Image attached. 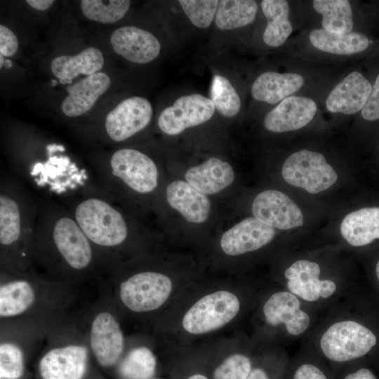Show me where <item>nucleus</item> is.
<instances>
[{
    "instance_id": "1",
    "label": "nucleus",
    "mask_w": 379,
    "mask_h": 379,
    "mask_svg": "<svg viewBox=\"0 0 379 379\" xmlns=\"http://www.w3.org/2000/svg\"><path fill=\"white\" fill-rule=\"evenodd\" d=\"M38 197L34 272L78 287L102 282L106 274L105 265L71 211L58 200Z\"/></svg>"
},
{
    "instance_id": "2",
    "label": "nucleus",
    "mask_w": 379,
    "mask_h": 379,
    "mask_svg": "<svg viewBox=\"0 0 379 379\" xmlns=\"http://www.w3.org/2000/svg\"><path fill=\"white\" fill-rule=\"evenodd\" d=\"M78 286L48 280L34 273L0 271L1 321L56 324L72 319Z\"/></svg>"
},
{
    "instance_id": "3",
    "label": "nucleus",
    "mask_w": 379,
    "mask_h": 379,
    "mask_svg": "<svg viewBox=\"0 0 379 379\" xmlns=\"http://www.w3.org/2000/svg\"><path fill=\"white\" fill-rule=\"evenodd\" d=\"M39 197L9 171L0 178V271L34 273L32 248Z\"/></svg>"
},
{
    "instance_id": "4",
    "label": "nucleus",
    "mask_w": 379,
    "mask_h": 379,
    "mask_svg": "<svg viewBox=\"0 0 379 379\" xmlns=\"http://www.w3.org/2000/svg\"><path fill=\"white\" fill-rule=\"evenodd\" d=\"M64 204L72 213L106 268L120 262L131 227L127 217L116 202L101 194H86Z\"/></svg>"
},
{
    "instance_id": "5",
    "label": "nucleus",
    "mask_w": 379,
    "mask_h": 379,
    "mask_svg": "<svg viewBox=\"0 0 379 379\" xmlns=\"http://www.w3.org/2000/svg\"><path fill=\"white\" fill-rule=\"evenodd\" d=\"M91 162V170L98 186L115 202L122 201L128 191L145 196L158 187L156 163L137 149L120 148Z\"/></svg>"
},
{
    "instance_id": "6",
    "label": "nucleus",
    "mask_w": 379,
    "mask_h": 379,
    "mask_svg": "<svg viewBox=\"0 0 379 379\" xmlns=\"http://www.w3.org/2000/svg\"><path fill=\"white\" fill-rule=\"evenodd\" d=\"M37 368L41 379H84L92 357L79 321L51 328L44 341Z\"/></svg>"
},
{
    "instance_id": "7",
    "label": "nucleus",
    "mask_w": 379,
    "mask_h": 379,
    "mask_svg": "<svg viewBox=\"0 0 379 379\" xmlns=\"http://www.w3.org/2000/svg\"><path fill=\"white\" fill-rule=\"evenodd\" d=\"M111 302V295L107 293L78 320L92 357L105 369L115 368L124 353L126 343L121 324Z\"/></svg>"
},
{
    "instance_id": "8",
    "label": "nucleus",
    "mask_w": 379,
    "mask_h": 379,
    "mask_svg": "<svg viewBox=\"0 0 379 379\" xmlns=\"http://www.w3.org/2000/svg\"><path fill=\"white\" fill-rule=\"evenodd\" d=\"M102 283L113 285L119 303L137 314L151 312L161 307L173 288L171 279L167 275L153 270L139 271L126 277L108 272Z\"/></svg>"
},
{
    "instance_id": "9",
    "label": "nucleus",
    "mask_w": 379,
    "mask_h": 379,
    "mask_svg": "<svg viewBox=\"0 0 379 379\" xmlns=\"http://www.w3.org/2000/svg\"><path fill=\"white\" fill-rule=\"evenodd\" d=\"M377 343V337L368 327L353 319L333 322L319 340L323 356L335 364H345L368 354Z\"/></svg>"
},
{
    "instance_id": "10",
    "label": "nucleus",
    "mask_w": 379,
    "mask_h": 379,
    "mask_svg": "<svg viewBox=\"0 0 379 379\" xmlns=\"http://www.w3.org/2000/svg\"><path fill=\"white\" fill-rule=\"evenodd\" d=\"M238 297L228 291H218L197 300L182 318L184 329L191 334H204L230 322L240 310Z\"/></svg>"
},
{
    "instance_id": "11",
    "label": "nucleus",
    "mask_w": 379,
    "mask_h": 379,
    "mask_svg": "<svg viewBox=\"0 0 379 379\" xmlns=\"http://www.w3.org/2000/svg\"><path fill=\"white\" fill-rule=\"evenodd\" d=\"M281 174L290 185L317 194L331 187L338 175L321 153L302 149L291 154L284 161Z\"/></svg>"
},
{
    "instance_id": "12",
    "label": "nucleus",
    "mask_w": 379,
    "mask_h": 379,
    "mask_svg": "<svg viewBox=\"0 0 379 379\" xmlns=\"http://www.w3.org/2000/svg\"><path fill=\"white\" fill-rule=\"evenodd\" d=\"M152 115V106L147 99L140 96L126 98L107 114L104 133L112 142H124L145 129Z\"/></svg>"
},
{
    "instance_id": "13",
    "label": "nucleus",
    "mask_w": 379,
    "mask_h": 379,
    "mask_svg": "<svg viewBox=\"0 0 379 379\" xmlns=\"http://www.w3.org/2000/svg\"><path fill=\"white\" fill-rule=\"evenodd\" d=\"M215 110L212 100L199 93L182 95L161 112L158 126L165 134L178 135L188 128L208 121Z\"/></svg>"
},
{
    "instance_id": "14",
    "label": "nucleus",
    "mask_w": 379,
    "mask_h": 379,
    "mask_svg": "<svg viewBox=\"0 0 379 379\" xmlns=\"http://www.w3.org/2000/svg\"><path fill=\"white\" fill-rule=\"evenodd\" d=\"M321 267L314 261L298 260L284 272L288 291L302 302L314 303L334 296L338 291L336 283L329 279H321Z\"/></svg>"
},
{
    "instance_id": "15",
    "label": "nucleus",
    "mask_w": 379,
    "mask_h": 379,
    "mask_svg": "<svg viewBox=\"0 0 379 379\" xmlns=\"http://www.w3.org/2000/svg\"><path fill=\"white\" fill-rule=\"evenodd\" d=\"M302 302L288 290L273 293L262 307L265 322L273 327H282L290 336L302 335L311 324V317Z\"/></svg>"
},
{
    "instance_id": "16",
    "label": "nucleus",
    "mask_w": 379,
    "mask_h": 379,
    "mask_svg": "<svg viewBox=\"0 0 379 379\" xmlns=\"http://www.w3.org/2000/svg\"><path fill=\"white\" fill-rule=\"evenodd\" d=\"M252 213L257 220L273 228L290 230L303 225V214L298 206L276 190L258 194L253 201Z\"/></svg>"
},
{
    "instance_id": "17",
    "label": "nucleus",
    "mask_w": 379,
    "mask_h": 379,
    "mask_svg": "<svg viewBox=\"0 0 379 379\" xmlns=\"http://www.w3.org/2000/svg\"><path fill=\"white\" fill-rule=\"evenodd\" d=\"M114 51L136 64H146L160 54L161 44L150 32L140 27L126 25L115 29L110 36Z\"/></svg>"
},
{
    "instance_id": "18",
    "label": "nucleus",
    "mask_w": 379,
    "mask_h": 379,
    "mask_svg": "<svg viewBox=\"0 0 379 379\" xmlns=\"http://www.w3.org/2000/svg\"><path fill=\"white\" fill-rule=\"evenodd\" d=\"M275 234L273 227L249 217L222 234L220 247L228 255H239L265 246L274 239Z\"/></svg>"
},
{
    "instance_id": "19",
    "label": "nucleus",
    "mask_w": 379,
    "mask_h": 379,
    "mask_svg": "<svg viewBox=\"0 0 379 379\" xmlns=\"http://www.w3.org/2000/svg\"><path fill=\"white\" fill-rule=\"evenodd\" d=\"M317 110L310 98L291 95L270 111L264 119L265 128L274 133L296 131L307 125Z\"/></svg>"
},
{
    "instance_id": "20",
    "label": "nucleus",
    "mask_w": 379,
    "mask_h": 379,
    "mask_svg": "<svg viewBox=\"0 0 379 379\" xmlns=\"http://www.w3.org/2000/svg\"><path fill=\"white\" fill-rule=\"evenodd\" d=\"M111 79L102 72L87 76L67 87V95L61 103V111L68 117H78L88 112L98 99L109 88Z\"/></svg>"
},
{
    "instance_id": "21",
    "label": "nucleus",
    "mask_w": 379,
    "mask_h": 379,
    "mask_svg": "<svg viewBox=\"0 0 379 379\" xmlns=\"http://www.w3.org/2000/svg\"><path fill=\"white\" fill-rule=\"evenodd\" d=\"M372 89L360 72L354 71L341 80L328 94L326 106L333 113L353 114L361 110Z\"/></svg>"
},
{
    "instance_id": "22",
    "label": "nucleus",
    "mask_w": 379,
    "mask_h": 379,
    "mask_svg": "<svg viewBox=\"0 0 379 379\" xmlns=\"http://www.w3.org/2000/svg\"><path fill=\"white\" fill-rule=\"evenodd\" d=\"M166 197L169 206L180 212L187 221L201 223L207 220L211 210L208 198L187 181L171 182L166 187Z\"/></svg>"
},
{
    "instance_id": "23",
    "label": "nucleus",
    "mask_w": 379,
    "mask_h": 379,
    "mask_svg": "<svg viewBox=\"0 0 379 379\" xmlns=\"http://www.w3.org/2000/svg\"><path fill=\"white\" fill-rule=\"evenodd\" d=\"M185 178L199 192L213 194L230 186L234 181V173L228 162L211 157L204 163L190 168Z\"/></svg>"
},
{
    "instance_id": "24",
    "label": "nucleus",
    "mask_w": 379,
    "mask_h": 379,
    "mask_svg": "<svg viewBox=\"0 0 379 379\" xmlns=\"http://www.w3.org/2000/svg\"><path fill=\"white\" fill-rule=\"evenodd\" d=\"M304 85L302 75L267 71L259 75L251 86V94L256 100L276 104L291 96Z\"/></svg>"
},
{
    "instance_id": "25",
    "label": "nucleus",
    "mask_w": 379,
    "mask_h": 379,
    "mask_svg": "<svg viewBox=\"0 0 379 379\" xmlns=\"http://www.w3.org/2000/svg\"><path fill=\"white\" fill-rule=\"evenodd\" d=\"M104 62L101 51L95 47H88L74 55H62L54 58L51 62V69L55 77L65 82L79 74L89 76L98 72Z\"/></svg>"
},
{
    "instance_id": "26",
    "label": "nucleus",
    "mask_w": 379,
    "mask_h": 379,
    "mask_svg": "<svg viewBox=\"0 0 379 379\" xmlns=\"http://www.w3.org/2000/svg\"><path fill=\"white\" fill-rule=\"evenodd\" d=\"M343 238L353 246H363L379 239V208H363L347 214L340 224Z\"/></svg>"
},
{
    "instance_id": "27",
    "label": "nucleus",
    "mask_w": 379,
    "mask_h": 379,
    "mask_svg": "<svg viewBox=\"0 0 379 379\" xmlns=\"http://www.w3.org/2000/svg\"><path fill=\"white\" fill-rule=\"evenodd\" d=\"M309 39L317 49L336 55H351L361 52L368 48L370 43L365 35L359 32L340 34L323 28L312 30Z\"/></svg>"
},
{
    "instance_id": "28",
    "label": "nucleus",
    "mask_w": 379,
    "mask_h": 379,
    "mask_svg": "<svg viewBox=\"0 0 379 379\" xmlns=\"http://www.w3.org/2000/svg\"><path fill=\"white\" fill-rule=\"evenodd\" d=\"M261 8L267 22L262 35L264 42L271 47L281 46L293 31L288 1L263 0Z\"/></svg>"
},
{
    "instance_id": "29",
    "label": "nucleus",
    "mask_w": 379,
    "mask_h": 379,
    "mask_svg": "<svg viewBox=\"0 0 379 379\" xmlns=\"http://www.w3.org/2000/svg\"><path fill=\"white\" fill-rule=\"evenodd\" d=\"M115 368L119 379H152L157 373V359L150 348L135 347L124 353Z\"/></svg>"
},
{
    "instance_id": "30",
    "label": "nucleus",
    "mask_w": 379,
    "mask_h": 379,
    "mask_svg": "<svg viewBox=\"0 0 379 379\" xmlns=\"http://www.w3.org/2000/svg\"><path fill=\"white\" fill-rule=\"evenodd\" d=\"M258 4L253 0L219 1L215 16V25L221 30L245 27L255 20Z\"/></svg>"
},
{
    "instance_id": "31",
    "label": "nucleus",
    "mask_w": 379,
    "mask_h": 379,
    "mask_svg": "<svg viewBox=\"0 0 379 379\" xmlns=\"http://www.w3.org/2000/svg\"><path fill=\"white\" fill-rule=\"evenodd\" d=\"M314 10L322 15L323 29L331 32L346 34L353 28L352 7L347 0H314Z\"/></svg>"
},
{
    "instance_id": "32",
    "label": "nucleus",
    "mask_w": 379,
    "mask_h": 379,
    "mask_svg": "<svg viewBox=\"0 0 379 379\" xmlns=\"http://www.w3.org/2000/svg\"><path fill=\"white\" fill-rule=\"evenodd\" d=\"M131 6L128 0H82L81 10L88 20L110 24L122 19Z\"/></svg>"
},
{
    "instance_id": "33",
    "label": "nucleus",
    "mask_w": 379,
    "mask_h": 379,
    "mask_svg": "<svg viewBox=\"0 0 379 379\" xmlns=\"http://www.w3.org/2000/svg\"><path fill=\"white\" fill-rule=\"evenodd\" d=\"M211 100L215 109L223 117H235L241 109V100L230 81L224 76H213L211 87Z\"/></svg>"
},
{
    "instance_id": "34",
    "label": "nucleus",
    "mask_w": 379,
    "mask_h": 379,
    "mask_svg": "<svg viewBox=\"0 0 379 379\" xmlns=\"http://www.w3.org/2000/svg\"><path fill=\"white\" fill-rule=\"evenodd\" d=\"M253 364L251 358L245 354H230L216 364L211 379H247Z\"/></svg>"
},
{
    "instance_id": "35",
    "label": "nucleus",
    "mask_w": 379,
    "mask_h": 379,
    "mask_svg": "<svg viewBox=\"0 0 379 379\" xmlns=\"http://www.w3.org/2000/svg\"><path fill=\"white\" fill-rule=\"evenodd\" d=\"M178 3L192 25L204 29L214 20L219 1L180 0Z\"/></svg>"
},
{
    "instance_id": "36",
    "label": "nucleus",
    "mask_w": 379,
    "mask_h": 379,
    "mask_svg": "<svg viewBox=\"0 0 379 379\" xmlns=\"http://www.w3.org/2000/svg\"><path fill=\"white\" fill-rule=\"evenodd\" d=\"M286 365L279 362L253 364L247 379H283Z\"/></svg>"
},
{
    "instance_id": "37",
    "label": "nucleus",
    "mask_w": 379,
    "mask_h": 379,
    "mask_svg": "<svg viewBox=\"0 0 379 379\" xmlns=\"http://www.w3.org/2000/svg\"><path fill=\"white\" fill-rule=\"evenodd\" d=\"M291 379H331L328 373L314 362H303L293 371Z\"/></svg>"
},
{
    "instance_id": "38",
    "label": "nucleus",
    "mask_w": 379,
    "mask_h": 379,
    "mask_svg": "<svg viewBox=\"0 0 379 379\" xmlns=\"http://www.w3.org/2000/svg\"><path fill=\"white\" fill-rule=\"evenodd\" d=\"M361 116L367 121L379 119V74L372 86L368 100L361 109Z\"/></svg>"
},
{
    "instance_id": "39",
    "label": "nucleus",
    "mask_w": 379,
    "mask_h": 379,
    "mask_svg": "<svg viewBox=\"0 0 379 379\" xmlns=\"http://www.w3.org/2000/svg\"><path fill=\"white\" fill-rule=\"evenodd\" d=\"M18 48V41L11 29L0 25V53L6 57L13 56Z\"/></svg>"
},
{
    "instance_id": "40",
    "label": "nucleus",
    "mask_w": 379,
    "mask_h": 379,
    "mask_svg": "<svg viewBox=\"0 0 379 379\" xmlns=\"http://www.w3.org/2000/svg\"><path fill=\"white\" fill-rule=\"evenodd\" d=\"M343 379H378L376 375L368 368H361L347 373Z\"/></svg>"
},
{
    "instance_id": "41",
    "label": "nucleus",
    "mask_w": 379,
    "mask_h": 379,
    "mask_svg": "<svg viewBox=\"0 0 379 379\" xmlns=\"http://www.w3.org/2000/svg\"><path fill=\"white\" fill-rule=\"evenodd\" d=\"M55 1L53 0H27L32 8L38 11H45L49 8Z\"/></svg>"
},
{
    "instance_id": "42",
    "label": "nucleus",
    "mask_w": 379,
    "mask_h": 379,
    "mask_svg": "<svg viewBox=\"0 0 379 379\" xmlns=\"http://www.w3.org/2000/svg\"><path fill=\"white\" fill-rule=\"evenodd\" d=\"M182 379H211V377L206 373L197 371L187 373Z\"/></svg>"
},
{
    "instance_id": "43",
    "label": "nucleus",
    "mask_w": 379,
    "mask_h": 379,
    "mask_svg": "<svg viewBox=\"0 0 379 379\" xmlns=\"http://www.w3.org/2000/svg\"><path fill=\"white\" fill-rule=\"evenodd\" d=\"M375 273H376V276L379 282V260L378 261L375 266Z\"/></svg>"
},
{
    "instance_id": "44",
    "label": "nucleus",
    "mask_w": 379,
    "mask_h": 379,
    "mask_svg": "<svg viewBox=\"0 0 379 379\" xmlns=\"http://www.w3.org/2000/svg\"><path fill=\"white\" fill-rule=\"evenodd\" d=\"M4 55H2L1 54H0V67H1L4 65V58H3Z\"/></svg>"
},
{
    "instance_id": "45",
    "label": "nucleus",
    "mask_w": 379,
    "mask_h": 379,
    "mask_svg": "<svg viewBox=\"0 0 379 379\" xmlns=\"http://www.w3.org/2000/svg\"><path fill=\"white\" fill-rule=\"evenodd\" d=\"M152 379H160V378H152Z\"/></svg>"
}]
</instances>
